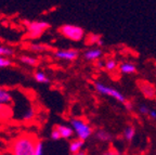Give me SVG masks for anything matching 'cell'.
<instances>
[{
    "label": "cell",
    "instance_id": "obj_1",
    "mask_svg": "<svg viewBox=\"0 0 156 155\" xmlns=\"http://www.w3.org/2000/svg\"><path fill=\"white\" fill-rule=\"evenodd\" d=\"M38 140L34 133H20L10 144V153L11 155H35Z\"/></svg>",
    "mask_w": 156,
    "mask_h": 155
},
{
    "label": "cell",
    "instance_id": "obj_2",
    "mask_svg": "<svg viewBox=\"0 0 156 155\" xmlns=\"http://www.w3.org/2000/svg\"><path fill=\"white\" fill-rule=\"evenodd\" d=\"M71 127L77 135V139L85 141L92 135V128L89 124L80 118H73L71 121Z\"/></svg>",
    "mask_w": 156,
    "mask_h": 155
},
{
    "label": "cell",
    "instance_id": "obj_3",
    "mask_svg": "<svg viewBox=\"0 0 156 155\" xmlns=\"http://www.w3.org/2000/svg\"><path fill=\"white\" fill-rule=\"evenodd\" d=\"M58 32L61 33V35H63L65 38L73 41H80L85 38V31L81 27L76 26V25H72V24L62 25L58 28Z\"/></svg>",
    "mask_w": 156,
    "mask_h": 155
},
{
    "label": "cell",
    "instance_id": "obj_4",
    "mask_svg": "<svg viewBox=\"0 0 156 155\" xmlns=\"http://www.w3.org/2000/svg\"><path fill=\"white\" fill-rule=\"evenodd\" d=\"M25 25L27 27V36L28 38L34 39L41 36L46 29L50 27V24L44 21H25Z\"/></svg>",
    "mask_w": 156,
    "mask_h": 155
},
{
    "label": "cell",
    "instance_id": "obj_5",
    "mask_svg": "<svg viewBox=\"0 0 156 155\" xmlns=\"http://www.w3.org/2000/svg\"><path fill=\"white\" fill-rule=\"evenodd\" d=\"M94 88L99 93H101V95H103V96H107V97L113 98V99L117 100V101L120 102V103L126 104L127 102H128L122 92L118 91V90H116L115 88L108 87V86H106L105 84H102V82H95Z\"/></svg>",
    "mask_w": 156,
    "mask_h": 155
},
{
    "label": "cell",
    "instance_id": "obj_6",
    "mask_svg": "<svg viewBox=\"0 0 156 155\" xmlns=\"http://www.w3.org/2000/svg\"><path fill=\"white\" fill-rule=\"evenodd\" d=\"M136 87L140 90L144 98L149 100H153L156 98V87L149 80L139 79L136 80Z\"/></svg>",
    "mask_w": 156,
    "mask_h": 155
},
{
    "label": "cell",
    "instance_id": "obj_7",
    "mask_svg": "<svg viewBox=\"0 0 156 155\" xmlns=\"http://www.w3.org/2000/svg\"><path fill=\"white\" fill-rule=\"evenodd\" d=\"M54 56L58 60L64 61H75L79 56V52L76 49H61L54 52Z\"/></svg>",
    "mask_w": 156,
    "mask_h": 155
},
{
    "label": "cell",
    "instance_id": "obj_8",
    "mask_svg": "<svg viewBox=\"0 0 156 155\" xmlns=\"http://www.w3.org/2000/svg\"><path fill=\"white\" fill-rule=\"evenodd\" d=\"M12 102V93L5 88L0 87V112L3 107L9 106Z\"/></svg>",
    "mask_w": 156,
    "mask_h": 155
},
{
    "label": "cell",
    "instance_id": "obj_9",
    "mask_svg": "<svg viewBox=\"0 0 156 155\" xmlns=\"http://www.w3.org/2000/svg\"><path fill=\"white\" fill-rule=\"evenodd\" d=\"M103 56V52L100 48H92L87 50L83 53V58L86 59L87 61H99L100 58Z\"/></svg>",
    "mask_w": 156,
    "mask_h": 155
},
{
    "label": "cell",
    "instance_id": "obj_10",
    "mask_svg": "<svg viewBox=\"0 0 156 155\" xmlns=\"http://www.w3.org/2000/svg\"><path fill=\"white\" fill-rule=\"evenodd\" d=\"M55 128L58 130L62 139H71L75 133L73 128L71 126H67V125H58Z\"/></svg>",
    "mask_w": 156,
    "mask_h": 155
},
{
    "label": "cell",
    "instance_id": "obj_11",
    "mask_svg": "<svg viewBox=\"0 0 156 155\" xmlns=\"http://www.w3.org/2000/svg\"><path fill=\"white\" fill-rule=\"evenodd\" d=\"M83 143H85V141L80 140V139L73 140L69 143V152H71L72 154H76V153L80 152L83 146Z\"/></svg>",
    "mask_w": 156,
    "mask_h": 155
},
{
    "label": "cell",
    "instance_id": "obj_12",
    "mask_svg": "<svg viewBox=\"0 0 156 155\" xmlns=\"http://www.w3.org/2000/svg\"><path fill=\"white\" fill-rule=\"evenodd\" d=\"M95 138L99 141H102V142H106V141L112 140V135L110 132H107L104 129H99V130L95 131Z\"/></svg>",
    "mask_w": 156,
    "mask_h": 155
},
{
    "label": "cell",
    "instance_id": "obj_13",
    "mask_svg": "<svg viewBox=\"0 0 156 155\" xmlns=\"http://www.w3.org/2000/svg\"><path fill=\"white\" fill-rule=\"evenodd\" d=\"M19 60L22 62L23 64H26L28 66H35L38 63V59L32 56H19Z\"/></svg>",
    "mask_w": 156,
    "mask_h": 155
},
{
    "label": "cell",
    "instance_id": "obj_14",
    "mask_svg": "<svg viewBox=\"0 0 156 155\" xmlns=\"http://www.w3.org/2000/svg\"><path fill=\"white\" fill-rule=\"evenodd\" d=\"M119 70L122 74H133L136 72V67L132 63H122L120 64Z\"/></svg>",
    "mask_w": 156,
    "mask_h": 155
},
{
    "label": "cell",
    "instance_id": "obj_15",
    "mask_svg": "<svg viewBox=\"0 0 156 155\" xmlns=\"http://www.w3.org/2000/svg\"><path fill=\"white\" fill-rule=\"evenodd\" d=\"M136 136V129L133 126H128L124 130V138L126 139L127 142H131Z\"/></svg>",
    "mask_w": 156,
    "mask_h": 155
},
{
    "label": "cell",
    "instance_id": "obj_16",
    "mask_svg": "<svg viewBox=\"0 0 156 155\" xmlns=\"http://www.w3.org/2000/svg\"><path fill=\"white\" fill-rule=\"evenodd\" d=\"M34 78L37 82H40V84H48V82L50 81L49 78L47 77L46 74H44V72H41V70H37V72H35Z\"/></svg>",
    "mask_w": 156,
    "mask_h": 155
},
{
    "label": "cell",
    "instance_id": "obj_17",
    "mask_svg": "<svg viewBox=\"0 0 156 155\" xmlns=\"http://www.w3.org/2000/svg\"><path fill=\"white\" fill-rule=\"evenodd\" d=\"M34 118H35V109L34 107H28V109L25 110V112L23 113L22 121H33Z\"/></svg>",
    "mask_w": 156,
    "mask_h": 155
},
{
    "label": "cell",
    "instance_id": "obj_18",
    "mask_svg": "<svg viewBox=\"0 0 156 155\" xmlns=\"http://www.w3.org/2000/svg\"><path fill=\"white\" fill-rule=\"evenodd\" d=\"M14 54V50L12 48H9V47H5V46H0V56L2 58H8L12 56Z\"/></svg>",
    "mask_w": 156,
    "mask_h": 155
},
{
    "label": "cell",
    "instance_id": "obj_19",
    "mask_svg": "<svg viewBox=\"0 0 156 155\" xmlns=\"http://www.w3.org/2000/svg\"><path fill=\"white\" fill-rule=\"evenodd\" d=\"M104 67L105 70H107L108 72H113V70H116L117 67V62L114 59H108L104 62Z\"/></svg>",
    "mask_w": 156,
    "mask_h": 155
},
{
    "label": "cell",
    "instance_id": "obj_20",
    "mask_svg": "<svg viewBox=\"0 0 156 155\" xmlns=\"http://www.w3.org/2000/svg\"><path fill=\"white\" fill-rule=\"evenodd\" d=\"M29 50L33 52H44V51L48 50V48L42 44H32L29 45Z\"/></svg>",
    "mask_w": 156,
    "mask_h": 155
},
{
    "label": "cell",
    "instance_id": "obj_21",
    "mask_svg": "<svg viewBox=\"0 0 156 155\" xmlns=\"http://www.w3.org/2000/svg\"><path fill=\"white\" fill-rule=\"evenodd\" d=\"M12 65V61L8 58H2L0 56V68L3 67H9V66Z\"/></svg>",
    "mask_w": 156,
    "mask_h": 155
},
{
    "label": "cell",
    "instance_id": "obj_22",
    "mask_svg": "<svg viewBox=\"0 0 156 155\" xmlns=\"http://www.w3.org/2000/svg\"><path fill=\"white\" fill-rule=\"evenodd\" d=\"M88 44H90V45H92V44H98V45H101L102 42H101V38H100V36H97V35H90L89 36V39H88Z\"/></svg>",
    "mask_w": 156,
    "mask_h": 155
},
{
    "label": "cell",
    "instance_id": "obj_23",
    "mask_svg": "<svg viewBox=\"0 0 156 155\" xmlns=\"http://www.w3.org/2000/svg\"><path fill=\"white\" fill-rule=\"evenodd\" d=\"M138 111H139V113H141L142 115H149L151 109H150L147 105L141 104V105H139V109H138Z\"/></svg>",
    "mask_w": 156,
    "mask_h": 155
},
{
    "label": "cell",
    "instance_id": "obj_24",
    "mask_svg": "<svg viewBox=\"0 0 156 155\" xmlns=\"http://www.w3.org/2000/svg\"><path fill=\"white\" fill-rule=\"evenodd\" d=\"M35 155H44V143L41 140H38L36 146V154Z\"/></svg>",
    "mask_w": 156,
    "mask_h": 155
},
{
    "label": "cell",
    "instance_id": "obj_25",
    "mask_svg": "<svg viewBox=\"0 0 156 155\" xmlns=\"http://www.w3.org/2000/svg\"><path fill=\"white\" fill-rule=\"evenodd\" d=\"M50 137H51L52 140L56 141V140H60L61 138V135H60V132H58V130L56 128H53L51 130V133H50Z\"/></svg>",
    "mask_w": 156,
    "mask_h": 155
},
{
    "label": "cell",
    "instance_id": "obj_26",
    "mask_svg": "<svg viewBox=\"0 0 156 155\" xmlns=\"http://www.w3.org/2000/svg\"><path fill=\"white\" fill-rule=\"evenodd\" d=\"M147 116H149L151 119H156V111H155V110L151 109V111H150V113H149V115H147Z\"/></svg>",
    "mask_w": 156,
    "mask_h": 155
},
{
    "label": "cell",
    "instance_id": "obj_27",
    "mask_svg": "<svg viewBox=\"0 0 156 155\" xmlns=\"http://www.w3.org/2000/svg\"><path fill=\"white\" fill-rule=\"evenodd\" d=\"M103 155H118V153H117L116 151H114V150H108V151H106L105 153H103Z\"/></svg>",
    "mask_w": 156,
    "mask_h": 155
},
{
    "label": "cell",
    "instance_id": "obj_28",
    "mask_svg": "<svg viewBox=\"0 0 156 155\" xmlns=\"http://www.w3.org/2000/svg\"><path fill=\"white\" fill-rule=\"evenodd\" d=\"M126 109L127 110H129V111H132V104H131V102H127L126 104Z\"/></svg>",
    "mask_w": 156,
    "mask_h": 155
},
{
    "label": "cell",
    "instance_id": "obj_29",
    "mask_svg": "<svg viewBox=\"0 0 156 155\" xmlns=\"http://www.w3.org/2000/svg\"><path fill=\"white\" fill-rule=\"evenodd\" d=\"M73 155H87V154H86V152H83V151H80V152H78V153L73 154Z\"/></svg>",
    "mask_w": 156,
    "mask_h": 155
},
{
    "label": "cell",
    "instance_id": "obj_30",
    "mask_svg": "<svg viewBox=\"0 0 156 155\" xmlns=\"http://www.w3.org/2000/svg\"><path fill=\"white\" fill-rule=\"evenodd\" d=\"M0 130H1V124H0Z\"/></svg>",
    "mask_w": 156,
    "mask_h": 155
}]
</instances>
